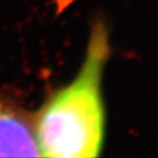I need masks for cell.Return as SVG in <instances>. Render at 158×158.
<instances>
[{
    "instance_id": "cell-2",
    "label": "cell",
    "mask_w": 158,
    "mask_h": 158,
    "mask_svg": "<svg viewBox=\"0 0 158 158\" xmlns=\"http://www.w3.org/2000/svg\"><path fill=\"white\" fill-rule=\"evenodd\" d=\"M0 157H40L32 111L0 95Z\"/></svg>"
},
{
    "instance_id": "cell-1",
    "label": "cell",
    "mask_w": 158,
    "mask_h": 158,
    "mask_svg": "<svg viewBox=\"0 0 158 158\" xmlns=\"http://www.w3.org/2000/svg\"><path fill=\"white\" fill-rule=\"evenodd\" d=\"M109 56V32L98 20L90 29L84 57L75 77L32 111L40 157L100 156L105 131L102 80Z\"/></svg>"
}]
</instances>
